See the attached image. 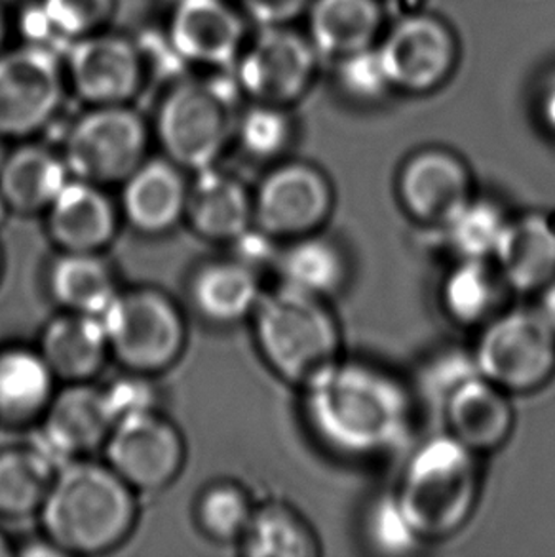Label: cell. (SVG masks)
<instances>
[{"label":"cell","instance_id":"obj_30","mask_svg":"<svg viewBox=\"0 0 555 557\" xmlns=\"http://www.w3.org/2000/svg\"><path fill=\"white\" fill-rule=\"evenodd\" d=\"M381 27L375 0H314L310 10V37L314 50L325 55H348L368 48Z\"/></svg>","mask_w":555,"mask_h":557},{"label":"cell","instance_id":"obj_4","mask_svg":"<svg viewBox=\"0 0 555 557\" xmlns=\"http://www.w3.org/2000/svg\"><path fill=\"white\" fill-rule=\"evenodd\" d=\"M478 457L445 432L424 440L407 460L394 495L422 543L455 535L472 518L480 497Z\"/></svg>","mask_w":555,"mask_h":557},{"label":"cell","instance_id":"obj_8","mask_svg":"<svg viewBox=\"0 0 555 557\" xmlns=\"http://www.w3.org/2000/svg\"><path fill=\"white\" fill-rule=\"evenodd\" d=\"M149 152V129L126 106H94L71 126L63 144L69 174L101 187L121 185Z\"/></svg>","mask_w":555,"mask_h":557},{"label":"cell","instance_id":"obj_14","mask_svg":"<svg viewBox=\"0 0 555 557\" xmlns=\"http://www.w3.org/2000/svg\"><path fill=\"white\" fill-rule=\"evenodd\" d=\"M398 196L415 221L445 228L472 200V174L453 152L427 149L414 154L402 168Z\"/></svg>","mask_w":555,"mask_h":557},{"label":"cell","instance_id":"obj_7","mask_svg":"<svg viewBox=\"0 0 555 557\" xmlns=\"http://www.w3.org/2000/svg\"><path fill=\"white\" fill-rule=\"evenodd\" d=\"M478 373L508 394H531L555 373V332L539 309H514L483 324L473 348Z\"/></svg>","mask_w":555,"mask_h":557},{"label":"cell","instance_id":"obj_32","mask_svg":"<svg viewBox=\"0 0 555 557\" xmlns=\"http://www.w3.org/2000/svg\"><path fill=\"white\" fill-rule=\"evenodd\" d=\"M504 282L488 259H458L442 286V305L460 325L488 324L498 307Z\"/></svg>","mask_w":555,"mask_h":557},{"label":"cell","instance_id":"obj_33","mask_svg":"<svg viewBox=\"0 0 555 557\" xmlns=\"http://www.w3.org/2000/svg\"><path fill=\"white\" fill-rule=\"evenodd\" d=\"M256 505L244 485L218 480L203 487L196 498L195 520L211 543L240 544Z\"/></svg>","mask_w":555,"mask_h":557},{"label":"cell","instance_id":"obj_1","mask_svg":"<svg viewBox=\"0 0 555 557\" xmlns=\"http://www.w3.org/2000/svg\"><path fill=\"white\" fill-rule=\"evenodd\" d=\"M303 413L328 449L369 459L404 444L414 422V398L388 371L341 360L303 388Z\"/></svg>","mask_w":555,"mask_h":557},{"label":"cell","instance_id":"obj_22","mask_svg":"<svg viewBox=\"0 0 555 557\" xmlns=\"http://www.w3.org/2000/svg\"><path fill=\"white\" fill-rule=\"evenodd\" d=\"M261 272L254 271L236 257L210 259L190 272L188 301L203 322L233 325L248 320L263 297Z\"/></svg>","mask_w":555,"mask_h":557},{"label":"cell","instance_id":"obj_6","mask_svg":"<svg viewBox=\"0 0 555 557\" xmlns=\"http://www.w3.org/2000/svg\"><path fill=\"white\" fill-rule=\"evenodd\" d=\"M101 320L111 358L124 371L150 376L164 373L187 348L185 312L160 287H121Z\"/></svg>","mask_w":555,"mask_h":557},{"label":"cell","instance_id":"obj_40","mask_svg":"<svg viewBox=\"0 0 555 557\" xmlns=\"http://www.w3.org/2000/svg\"><path fill=\"white\" fill-rule=\"evenodd\" d=\"M229 246V256L236 257L238 261L251 267L254 271L263 272L264 269L276 267L278 256L282 249V242L264 233L263 228L251 225L240 236H236Z\"/></svg>","mask_w":555,"mask_h":557},{"label":"cell","instance_id":"obj_13","mask_svg":"<svg viewBox=\"0 0 555 557\" xmlns=\"http://www.w3.org/2000/svg\"><path fill=\"white\" fill-rule=\"evenodd\" d=\"M114 414L103 386L65 383L53 394L38 424V445L58 465L103 451L114 426Z\"/></svg>","mask_w":555,"mask_h":557},{"label":"cell","instance_id":"obj_47","mask_svg":"<svg viewBox=\"0 0 555 557\" xmlns=\"http://www.w3.org/2000/svg\"><path fill=\"white\" fill-rule=\"evenodd\" d=\"M10 213H12V210H10V206H8L7 198H4V195L0 193V226L7 223V219Z\"/></svg>","mask_w":555,"mask_h":557},{"label":"cell","instance_id":"obj_5","mask_svg":"<svg viewBox=\"0 0 555 557\" xmlns=\"http://www.w3.org/2000/svg\"><path fill=\"white\" fill-rule=\"evenodd\" d=\"M236 91L231 83L185 81L158 107V144L165 159L195 174L215 166L236 132Z\"/></svg>","mask_w":555,"mask_h":557},{"label":"cell","instance_id":"obj_36","mask_svg":"<svg viewBox=\"0 0 555 557\" xmlns=\"http://www.w3.org/2000/svg\"><path fill=\"white\" fill-rule=\"evenodd\" d=\"M366 535L373 550L386 556H406L422 543L394 493L377 498L371 505L366 518Z\"/></svg>","mask_w":555,"mask_h":557},{"label":"cell","instance_id":"obj_18","mask_svg":"<svg viewBox=\"0 0 555 557\" xmlns=\"http://www.w3.org/2000/svg\"><path fill=\"white\" fill-rule=\"evenodd\" d=\"M187 170L165 157L147 159L121 183L122 221L145 236L172 233L185 221Z\"/></svg>","mask_w":555,"mask_h":557},{"label":"cell","instance_id":"obj_27","mask_svg":"<svg viewBox=\"0 0 555 557\" xmlns=\"http://www.w3.org/2000/svg\"><path fill=\"white\" fill-rule=\"evenodd\" d=\"M69 180L71 174L61 152L27 144L8 151L0 168V193L10 210L37 215L50 208Z\"/></svg>","mask_w":555,"mask_h":557},{"label":"cell","instance_id":"obj_38","mask_svg":"<svg viewBox=\"0 0 555 557\" xmlns=\"http://www.w3.org/2000/svg\"><path fill=\"white\" fill-rule=\"evenodd\" d=\"M338 83L350 98L361 101L383 98L392 83L381 50L368 46L345 55L338 69Z\"/></svg>","mask_w":555,"mask_h":557},{"label":"cell","instance_id":"obj_43","mask_svg":"<svg viewBox=\"0 0 555 557\" xmlns=\"http://www.w3.org/2000/svg\"><path fill=\"white\" fill-rule=\"evenodd\" d=\"M15 556L48 557L65 556V554H63V550H60L50 539H46V536L42 535L38 536V539H33V541H27V543L22 544V546H17V548H15Z\"/></svg>","mask_w":555,"mask_h":557},{"label":"cell","instance_id":"obj_34","mask_svg":"<svg viewBox=\"0 0 555 557\" xmlns=\"http://www.w3.org/2000/svg\"><path fill=\"white\" fill-rule=\"evenodd\" d=\"M508 215L489 198H476L458 211L445 233L458 259L493 261L508 225Z\"/></svg>","mask_w":555,"mask_h":557},{"label":"cell","instance_id":"obj_10","mask_svg":"<svg viewBox=\"0 0 555 557\" xmlns=\"http://www.w3.org/2000/svg\"><path fill=\"white\" fill-rule=\"evenodd\" d=\"M335 206L328 175L307 162L272 168L254 190V225L276 240L320 233Z\"/></svg>","mask_w":555,"mask_h":557},{"label":"cell","instance_id":"obj_3","mask_svg":"<svg viewBox=\"0 0 555 557\" xmlns=\"http://www.w3.org/2000/svg\"><path fill=\"white\" fill-rule=\"evenodd\" d=\"M251 322L264 363L300 391L343 360L337 318L320 297L280 284L264 292Z\"/></svg>","mask_w":555,"mask_h":557},{"label":"cell","instance_id":"obj_35","mask_svg":"<svg viewBox=\"0 0 555 557\" xmlns=\"http://www.w3.org/2000/svg\"><path fill=\"white\" fill-rule=\"evenodd\" d=\"M234 137L242 151L256 160H272L287 149L292 139V122L282 107L257 103L238 114Z\"/></svg>","mask_w":555,"mask_h":557},{"label":"cell","instance_id":"obj_49","mask_svg":"<svg viewBox=\"0 0 555 557\" xmlns=\"http://www.w3.org/2000/svg\"><path fill=\"white\" fill-rule=\"evenodd\" d=\"M4 37H7V22H4V15L0 12V48H2Z\"/></svg>","mask_w":555,"mask_h":557},{"label":"cell","instance_id":"obj_45","mask_svg":"<svg viewBox=\"0 0 555 557\" xmlns=\"http://www.w3.org/2000/svg\"><path fill=\"white\" fill-rule=\"evenodd\" d=\"M542 301L541 310L544 318H546V322L552 325V330L555 332V278L550 282L548 286L544 287L541 292Z\"/></svg>","mask_w":555,"mask_h":557},{"label":"cell","instance_id":"obj_21","mask_svg":"<svg viewBox=\"0 0 555 557\" xmlns=\"http://www.w3.org/2000/svg\"><path fill=\"white\" fill-rule=\"evenodd\" d=\"M185 223L202 240L229 244L254 225V190L218 164L195 172L188 182Z\"/></svg>","mask_w":555,"mask_h":557},{"label":"cell","instance_id":"obj_41","mask_svg":"<svg viewBox=\"0 0 555 557\" xmlns=\"http://www.w3.org/2000/svg\"><path fill=\"white\" fill-rule=\"evenodd\" d=\"M478 373L472 355H460V352H451V355L440 356L427 371L428 392L432 398L440 399L442 407L443 399L449 394L460 381L466 376Z\"/></svg>","mask_w":555,"mask_h":557},{"label":"cell","instance_id":"obj_25","mask_svg":"<svg viewBox=\"0 0 555 557\" xmlns=\"http://www.w3.org/2000/svg\"><path fill=\"white\" fill-rule=\"evenodd\" d=\"M46 289L61 310L101 317L121 284L106 251H60L46 269Z\"/></svg>","mask_w":555,"mask_h":557},{"label":"cell","instance_id":"obj_44","mask_svg":"<svg viewBox=\"0 0 555 557\" xmlns=\"http://www.w3.org/2000/svg\"><path fill=\"white\" fill-rule=\"evenodd\" d=\"M542 119L555 132V76L550 81L542 98Z\"/></svg>","mask_w":555,"mask_h":557},{"label":"cell","instance_id":"obj_28","mask_svg":"<svg viewBox=\"0 0 555 557\" xmlns=\"http://www.w3.org/2000/svg\"><path fill=\"white\" fill-rule=\"evenodd\" d=\"M58 467L38 444L0 447V516L23 520L38 513Z\"/></svg>","mask_w":555,"mask_h":557},{"label":"cell","instance_id":"obj_29","mask_svg":"<svg viewBox=\"0 0 555 557\" xmlns=\"http://www.w3.org/2000/svg\"><path fill=\"white\" fill-rule=\"evenodd\" d=\"M274 271L282 286L328 299L345 286L348 264L335 242L314 233L284 242Z\"/></svg>","mask_w":555,"mask_h":557},{"label":"cell","instance_id":"obj_15","mask_svg":"<svg viewBox=\"0 0 555 557\" xmlns=\"http://www.w3.org/2000/svg\"><path fill=\"white\" fill-rule=\"evenodd\" d=\"M69 76L91 106H126L141 86V55L128 38L91 33L69 45Z\"/></svg>","mask_w":555,"mask_h":557},{"label":"cell","instance_id":"obj_50","mask_svg":"<svg viewBox=\"0 0 555 557\" xmlns=\"http://www.w3.org/2000/svg\"><path fill=\"white\" fill-rule=\"evenodd\" d=\"M2 267H4V259H2V249H0V278H2Z\"/></svg>","mask_w":555,"mask_h":557},{"label":"cell","instance_id":"obj_16","mask_svg":"<svg viewBox=\"0 0 555 557\" xmlns=\"http://www.w3.org/2000/svg\"><path fill=\"white\" fill-rule=\"evenodd\" d=\"M46 233L60 251H106L121 228V208L107 187L71 177L45 211Z\"/></svg>","mask_w":555,"mask_h":557},{"label":"cell","instance_id":"obj_9","mask_svg":"<svg viewBox=\"0 0 555 557\" xmlns=\"http://www.w3.org/2000/svg\"><path fill=\"white\" fill-rule=\"evenodd\" d=\"M103 455L107 465L137 493H158L183 472L187 442L170 417L150 409L114 422Z\"/></svg>","mask_w":555,"mask_h":557},{"label":"cell","instance_id":"obj_26","mask_svg":"<svg viewBox=\"0 0 555 557\" xmlns=\"http://www.w3.org/2000/svg\"><path fill=\"white\" fill-rule=\"evenodd\" d=\"M58 383L37 347H0V424L20 429L40 421Z\"/></svg>","mask_w":555,"mask_h":557},{"label":"cell","instance_id":"obj_48","mask_svg":"<svg viewBox=\"0 0 555 557\" xmlns=\"http://www.w3.org/2000/svg\"><path fill=\"white\" fill-rule=\"evenodd\" d=\"M10 149L7 147V137L0 136V168L4 164V159H7V154Z\"/></svg>","mask_w":555,"mask_h":557},{"label":"cell","instance_id":"obj_17","mask_svg":"<svg viewBox=\"0 0 555 557\" xmlns=\"http://www.w3.org/2000/svg\"><path fill=\"white\" fill-rule=\"evenodd\" d=\"M379 50L392 86L402 90H432L455 63V40L449 30L427 15H409L398 23Z\"/></svg>","mask_w":555,"mask_h":557},{"label":"cell","instance_id":"obj_23","mask_svg":"<svg viewBox=\"0 0 555 557\" xmlns=\"http://www.w3.org/2000/svg\"><path fill=\"white\" fill-rule=\"evenodd\" d=\"M37 348L61 384L96 381L111 358L101 317L69 310L42 327Z\"/></svg>","mask_w":555,"mask_h":557},{"label":"cell","instance_id":"obj_20","mask_svg":"<svg viewBox=\"0 0 555 557\" xmlns=\"http://www.w3.org/2000/svg\"><path fill=\"white\" fill-rule=\"evenodd\" d=\"M244 23L225 0H175L170 40L185 60L226 67L240 55Z\"/></svg>","mask_w":555,"mask_h":557},{"label":"cell","instance_id":"obj_2","mask_svg":"<svg viewBox=\"0 0 555 557\" xmlns=\"http://www.w3.org/2000/svg\"><path fill=\"white\" fill-rule=\"evenodd\" d=\"M137 495L106 460H67L58 467L38 510L42 535L65 556L109 554L136 529Z\"/></svg>","mask_w":555,"mask_h":557},{"label":"cell","instance_id":"obj_42","mask_svg":"<svg viewBox=\"0 0 555 557\" xmlns=\"http://www.w3.org/2000/svg\"><path fill=\"white\" fill-rule=\"evenodd\" d=\"M244 14L263 27H278L295 20L308 0H238Z\"/></svg>","mask_w":555,"mask_h":557},{"label":"cell","instance_id":"obj_39","mask_svg":"<svg viewBox=\"0 0 555 557\" xmlns=\"http://www.w3.org/2000/svg\"><path fill=\"white\" fill-rule=\"evenodd\" d=\"M103 391L113 411L114 421H121L130 414L158 409L157 386L150 375L126 371L124 375L114 379L113 383L103 386Z\"/></svg>","mask_w":555,"mask_h":557},{"label":"cell","instance_id":"obj_12","mask_svg":"<svg viewBox=\"0 0 555 557\" xmlns=\"http://www.w3.org/2000/svg\"><path fill=\"white\" fill-rule=\"evenodd\" d=\"M238 88L257 103L287 106L299 99L312 78L316 50L293 30L263 27L238 55Z\"/></svg>","mask_w":555,"mask_h":557},{"label":"cell","instance_id":"obj_51","mask_svg":"<svg viewBox=\"0 0 555 557\" xmlns=\"http://www.w3.org/2000/svg\"><path fill=\"white\" fill-rule=\"evenodd\" d=\"M173 2H175V0H173Z\"/></svg>","mask_w":555,"mask_h":557},{"label":"cell","instance_id":"obj_46","mask_svg":"<svg viewBox=\"0 0 555 557\" xmlns=\"http://www.w3.org/2000/svg\"><path fill=\"white\" fill-rule=\"evenodd\" d=\"M10 556H15L14 543H12V539L4 531H0V557Z\"/></svg>","mask_w":555,"mask_h":557},{"label":"cell","instance_id":"obj_31","mask_svg":"<svg viewBox=\"0 0 555 557\" xmlns=\"http://www.w3.org/2000/svg\"><path fill=\"white\" fill-rule=\"evenodd\" d=\"M248 557H314L320 543L308 521L285 503L256 506L246 533L238 544Z\"/></svg>","mask_w":555,"mask_h":557},{"label":"cell","instance_id":"obj_24","mask_svg":"<svg viewBox=\"0 0 555 557\" xmlns=\"http://www.w3.org/2000/svg\"><path fill=\"white\" fill-rule=\"evenodd\" d=\"M493 261L510 289L541 294L555 278L554 223L541 213L508 219Z\"/></svg>","mask_w":555,"mask_h":557},{"label":"cell","instance_id":"obj_11","mask_svg":"<svg viewBox=\"0 0 555 557\" xmlns=\"http://www.w3.org/2000/svg\"><path fill=\"white\" fill-rule=\"evenodd\" d=\"M63 76L52 48L27 45L0 55V136L27 137L52 121Z\"/></svg>","mask_w":555,"mask_h":557},{"label":"cell","instance_id":"obj_37","mask_svg":"<svg viewBox=\"0 0 555 557\" xmlns=\"http://www.w3.org/2000/svg\"><path fill=\"white\" fill-rule=\"evenodd\" d=\"M38 7L52 29L55 40L91 35L113 15L114 0H40Z\"/></svg>","mask_w":555,"mask_h":557},{"label":"cell","instance_id":"obj_19","mask_svg":"<svg viewBox=\"0 0 555 557\" xmlns=\"http://www.w3.org/2000/svg\"><path fill=\"white\" fill-rule=\"evenodd\" d=\"M440 409L451 436L478 455L501 449L508 442L516 419L510 394L480 373L460 381Z\"/></svg>","mask_w":555,"mask_h":557}]
</instances>
